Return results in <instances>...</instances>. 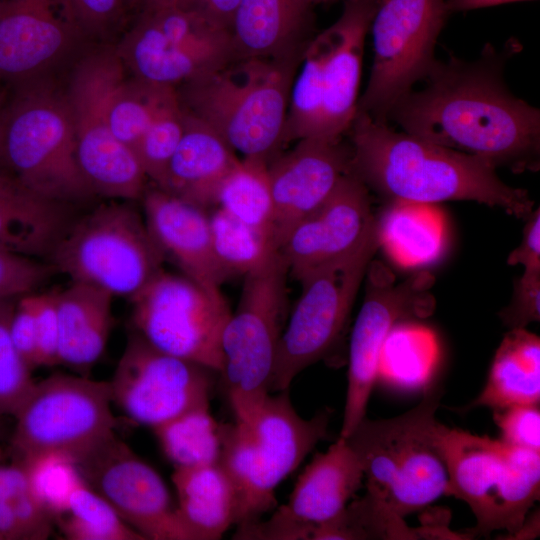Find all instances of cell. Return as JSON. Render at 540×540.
I'll list each match as a JSON object with an SVG mask.
<instances>
[{
	"label": "cell",
	"mask_w": 540,
	"mask_h": 540,
	"mask_svg": "<svg viewBox=\"0 0 540 540\" xmlns=\"http://www.w3.org/2000/svg\"><path fill=\"white\" fill-rule=\"evenodd\" d=\"M521 50L510 38L486 43L473 60L436 59L425 86L396 103L388 123L403 132L482 158L496 169L537 171L540 110L515 96L505 81L508 61Z\"/></svg>",
	"instance_id": "cell-1"
},
{
	"label": "cell",
	"mask_w": 540,
	"mask_h": 540,
	"mask_svg": "<svg viewBox=\"0 0 540 540\" xmlns=\"http://www.w3.org/2000/svg\"><path fill=\"white\" fill-rule=\"evenodd\" d=\"M347 134L350 172L391 200L475 201L517 218L533 211L528 191L507 185L482 158L396 131L359 112Z\"/></svg>",
	"instance_id": "cell-2"
},
{
	"label": "cell",
	"mask_w": 540,
	"mask_h": 540,
	"mask_svg": "<svg viewBox=\"0 0 540 540\" xmlns=\"http://www.w3.org/2000/svg\"><path fill=\"white\" fill-rule=\"evenodd\" d=\"M300 60L233 59L175 88L178 102L235 153L268 163L283 148L290 91Z\"/></svg>",
	"instance_id": "cell-3"
},
{
	"label": "cell",
	"mask_w": 540,
	"mask_h": 540,
	"mask_svg": "<svg viewBox=\"0 0 540 540\" xmlns=\"http://www.w3.org/2000/svg\"><path fill=\"white\" fill-rule=\"evenodd\" d=\"M385 0H345L305 49L290 91L282 143L342 139L357 113L365 39Z\"/></svg>",
	"instance_id": "cell-4"
},
{
	"label": "cell",
	"mask_w": 540,
	"mask_h": 540,
	"mask_svg": "<svg viewBox=\"0 0 540 540\" xmlns=\"http://www.w3.org/2000/svg\"><path fill=\"white\" fill-rule=\"evenodd\" d=\"M441 395L431 387L409 411L385 419L365 416L343 438L361 464L366 492L403 518L448 495V470L436 438Z\"/></svg>",
	"instance_id": "cell-5"
},
{
	"label": "cell",
	"mask_w": 540,
	"mask_h": 540,
	"mask_svg": "<svg viewBox=\"0 0 540 540\" xmlns=\"http://www.w3.org/2000/svg\"><path fill=\"white\" fill-rule=\"evenodd\" d=\"M331 414L325 408L302 418L287 389L269 393L250 422L220 424L219 463L237 493L236 525L258 520L275 507V488L327 436Z\"/></svg>",
	"instance_id": "cell-6"
},
{
	"label": "cell",
	"mask_w": 540,
	"mask_h": 540,
	"mask_svg": "<svg viewBox=\"0 0 540 540\" xmlns=\"http://www.w3.org/2000/svg\"><path fill=\"white\" fill-rule=\"evenodd\" d=\"M0 152L4 169L42 196L78 208L97 197L77 161L68 100L38 79L17 84L7 97Z\"/></svg>",
	"instance_id": "cell-7"
},
{
	"label": "cell",
	"mask_w": 540,
	"mask_h": 540,
	"mask_svg": "<svg viewBox=\"0 0 540 540\" xmlns=\"http://www.w3.org/2000/svg\"><path fill=\"white\" fill-rule=\"evenodd\" d=\"M448 470V495L476 518L473 534L505 530L513 536L540 496V452L437 423Z\"/></svg>",
	"instance_id": "cell-8"
},
{
	"label": "cell",
	"mask_w": 540,
	"mask_h": 540,
	"mask_svg": "<svg viewBox=\"0 0 540 540\" xmlns=\"http://www.w3.org/2000/svg\"><path fill=\"white\" fill-rule=\"evenodd\" d=\"M164 261L144 216L130 201L111 200L81 213L48 262L72 282L131 299Z\"/></svg>",
	"instance_id": "cell-9"
},
{
	"label": "cell",
	"mask_w": 540,
	"mask_h": 540,
	"mask_svg": "<svg viewBox=\"0 0 540 540\" xmlns=\"http://www.w3.org/2000/svg\"><path fill=\"white\" fill-rule=\"evenodd\" d=\"M288 273L279 250L244 275L237 308L224 327L221 374L236 421L250 422L270 393L286 320Z\"/></svg>",
	"instance_id": "cell-10"
},
{
	"label": "cell",
	"mask_w": 540,
	"mask_h": 540,
	"mask_svg": "<svg viewBox=\"0 0 540 540\" xmlns=\"http://www.w3.org/2000/svg\"><path fill=\"white\" fill-rule=\"evenodd\" d=\"M378 248L375 216L354 250L299 281L301 294L280 338L270 392L287 390L300 372L336 346Z\"/></svg>",
	"instance_id": "cell-11"
},
{
	"label": "cell",
	"mask_w": 540,
	"mask_h": 540,
	"mask_svg": "<svg viewBox=\"0 0 540 540\" xmlns=\"http://www.w3.org/2000/svg\"><path fill=\"white\" fill-rule=\"evenodd\" d=\"M116 47H101L76 65L68 88L80 170L97 196L140 200L147 177L134 151L111 132L106 110L111 93L125 78Z\"/></svg>",
	"instance_id": "cell-12"
},
{
	"label": "cell",
	"mask_w": 540,
	"mask_h": 540,
	"mask_svg": "<svg viewBox=\"0 0 540 540\" xmlns=\"http://www.w3.org/2000/svg\"><path fill=\"white\" fill-rule=\"evenodd\" d=\"M109 381L57 373L36 383L17 414V461L58 453L75 463L115 435Z\"/></svg>",
	"instance_id": "cell-13"
},
{
	"label": "cell",
	"mask_w": 540,
	"mask_h": 540,
	"mask_svg": "<svg viewBox=\"0 0 540 540\" xmlns=\"http://www.w3.org/2000/svg\"><path fill=\"white\" fill-rule=\"evenodd\" d=\"M449 13L445 0H385L370 30L373 62L357 112L389 124L393 107L424 81Z\"/></svg>",
	"instance_id": "cell-14"
},
{
	"label": "cell",
	"mask_w": 540,
	"mask_h": 540,
	"mask_svg": "<svg viewBox=\"0 0 540 540\" xmlns=\"http://www.w3.org/2000/svg\"><path fill=\"white\" fill-rule=\"evenodd\" d=\"M130 300L134 330L152 346L221 373L222 334L232 312L222 293L163 269Z\"/></svg>",
	"instance_id": "cell-15"
},
{
	"label": "cell",
	"mask_w": 540,
	"mask_h": 540,
	"mask_svg": "<svg viewBox=\"0 0 540 540\" xmlns=\"http://www.w3.org/2000/svg\"><path fill=\"white\" fill-rule=\"evenodd\" d=\"M365 295L349 344L347 392L340 438L348 437L366 416L380 373L384 344L393 328L413 318L429 316L434 299L432 277L418 273L402 283L379 261H371L365 274Z\"/></svg>",
	"instance_id": "cell-16"
},
{
	"label": "cell",
	"mask_w": 540,
	"mask_h": 540,
	"mask_svg": "<svg viewBox=\"0 0 540 540\" xmlns=\"http://www.w3.org/2000/svg\"><path fill=\"white\" fill-rule=\"evenodd\" d=\"M211 372L155 348L134 330L109 381L112 403L132 422L154 428L209 406Z\"/></svg>",
	"instance_id": "cell-17"
},
{
	"label": "cell",
	"mask_w": 540,
	"mask_h": 540,
	"mask_svg": "<svg viewBox=\"0 0 540 540\" xmlns=\"http://www.w3.org/2000/svg\"><path fill=\"white\" fill-rule=\"evenodd\" d=\"M76 466L86 484L145 540H194L162 477L116 434Z\"/></svg>",
	"instance_id": "cell-18"
},
{
	"label": "cell",
	"mask_w": 540,
	"mask_h": 540,
	"mask_svg": "<svg viewBox=\"0 0 540 540\" xmlns=\"http://www.w3.org/2000/svg\"><path fill=\"white\" fill-rule=\"evenodd\" d=\"M374 218L369 189L347 172L330 196L285 238L280 252L288 272L300 281L348 254L363 240Z\"/></svg>",
	"instance_id": "cell-19"
},
{
	"label": "cell",
	"mask_w": 540,
	"mask_h": 540,
	"mask_svg": "<svg viewBox=\"0 0 540 540\" xmlns=\"http://www.w3.org/2000/svg\"><path fill=\"white\" fill-rule=\"evenodd\" d=\"M83 36L63 0H0V79H37Z\"/></svg>",
	"instance_id": "cell-20"
},
{
	"label": "cell",
	"mask_w": 540,
	"mask_h": 540,
	"mask_svg": "<svg viewBox=\"0 0 540 540\" xmlns=\"http://www.w3.org/2000/svg\"><path fill=\"white\" fill-rule=\"evenodd\" d=\"M267 163L279 246L292 228L315 211L350 171L351 146L342 139L304 138Z\"/></svg>",
	"instance_id": "cell-21"
},
{
	"label": "cell",
	"mask_w": 540,
	"mask_h": 540,
	"mask_svg": "<svg viewBox=\"0 0 540 540\" xmlns=\"http://www.w3.org/2000/svg\"><path fill=\"white\" fill-rule=\"evenodd\" d=\"M141 200L147 228L165 260L203 289L220 294L230 277L215 255L207 210L156 186L146 188Z\"/></svg>",
	"instance_id": "cell-22"
},
{
	"label": "cell",
	"mask_w": 540,
	"mask_h": 540,
	"mask_svg": "<svg viewBox=\"0 0 540 540\" xmlns=\"http://www.w3.org/2000/svg\"><path fill=\"white\" fill-rule=\"evenodd\" d=\"M309 0H240L231 25L235 59H301L314 32Z\"/></svg>",
	"instance_id": "cell-23"
},
{
	"label": "cell",
	"mask_w": 540,
	"mask_h": 540,
	"mask_svg": "<svg viewBox=\"0 0 540 540\" xmlns=\"http://www.w3.org/2000/svg\"><path fill=\"white\" fill-rule=\"evenodd\" d=\"M79 209L42 196L0 171V249L48 262L81 214Z\"/></svg>",
	"instance_id": "cell-24"
},
{
	"label": "cell",
	"mask_w": 540,
	"mask_h": 540,
	"mask_svg": "<svg viewBox=\"0 0 540 540\" xmlns=\"http://www.w3.org/2000/svg\"><path fill=\"white\" fill-rule=\"evenodd\" d=\"M183 112V135L161 190L207 210L216 206L222 183L240 159L211 127Z\"/></svg>",
	"instance_id": "cell-25"
},
{
	"label": "cell",
	"mask_w": 540,
	"mask_h": 540,
	"mask_svg": "<svg viewBox=\"0 0 540 540\" xmlns=\"http://www.w3.org/2000/svg\"><path fill=\"white\" fill-rule=\"evenodd\" d=\"M363 481L356 454L339 437L306 466L284 507L297 520L315 527L339 515Z\"/></svg>",
	"instance_id": "cell-26"
},
{
	"label": "cell",
	"mask_w": 540,
	"mask_h": 540,
	"mask_svg": "<svg viewBox=\"0 0 540 540\" xmlns=\"http://www.w3.org/2000/svg\"><path fill=\"white\" fill-rule=\"evenodd\" d=\"M112 299L106 290L79 282L56 292L59 364L89 377L113 327Z\"/></svg>",
	"instance_id": "cell-27"
},
{
	"label": "cell",
	"mask_w": 540,
	"mask_h": 540,
	"mask_svg": "<svg viewBox=\"0 0 540 540\" xmlns=\"http://www.w3.org/2000/svg\"><path fill=\"white\" fill-rule=\"evenodd\" d=\"M116 49L135 78L173 88L230 62L168 39L146 10Z\"/></svg>",
	"instance_id": "cell-28"
},
{
	"label": "cell",
	"mask_w": 540,
	"mask_h": 540,
	"mask_svg": "<svg viewBox=\"0 0 540 540\" xmlns=\"http://www.w3.org/2000/svg\"><path fill=\"white\" fill-rule=\"evenodd\" d=\"M177 512L194 540H216L238 520L235 487L219 463L174 468Z\"/></svg>",
	"instance_id": "cell-29"
},
{
	"label": "cell",
	"mask_w": 540,
	"mask_h": 540,
	"mask_svg": "<svg viewBox=\"0 0 540 540\" xmlns=\"http://www.w3.org/2000/svg\"><path fill=\"white\" fill-rule=\"evenodd\" d=\"M540 339L526 328L504 335L479 395L465 407L499 410L514 405H539Z\"/></svg>",
	"instance_id": "cell-30"
},
{
	"label": "cell",
	"mask_w": 540,
	"mask_h": 540,
	"mask_svg": "<svg viewBox=\"0 0 540 540\" xmlns=\"http://www.w3.org/2000/svg\"><path fill=\"white\" fill-rule=\"evenodd\" d=\"M377 223L379 247L402 267L432 264L444 251L445 224L433 204L392 200Z\"/></svg>",
	"instance_id": "cell-31"
},
{
	"label": "cell",
	"mask_w": 540,
	"mask_h": 540,
	"mask_svg": "<svg viewBox=\"0 0 540 540\" xmlns=\"http://www.w3.org/2000/svg\"><path fill=\"white\" fill-rule=\"evenodd\" d=\"M430 539L425 528L409 527L404 518L365 493L333 519L316 525L310 540Z\"/></svg>",
	"instance_id": "cell-32"
},
{
	"label": "cell",
	"mask_w": 540,
	"mask_h": 540,
	"mask_svg": "<svg viewBox=\"0 0 540 540\" xmlns=\"http://www.w3.org/2000/svg\"><path fill=\"white\" fill-rule=\"evenodd\" d=\"M174 468L214 464L221 451L220 424L209 406L196 408L152 428Z\"/></svg>",
	"instance_id": "cell-33"
},
{
	"label": "cell",
	"mask_w": 540,
	"mask_h": 540,
	"mask_svg": "<svg viewBox=\"0 0 540 540\" xmlns=\"http://www.w3.org/2000/svg\"><path fill=\"white\" fill-rule=\"evenodd\" d=\"M176 99L173 87L125 77L116 85L108 101L109 128L118 140L134 151L157 114Z\"/></svg>",
	"instance_id": "cell-34"
},
{
	"label": "cell",
	"mask_w": 540,
	"mask_h": 540,
	"mask_svg": "<svg viewBox=\"0 0 540 540\" xmlns=\"http://www.w3.org/2000/svg\"><path fill=\"white\" fill-rule=\"evenodd\" d=\"M216 206L241 222L274 235V206L267 162L240 159L222 183Z\"/></svg>",
	"instance_id": "cell-35"
},
{
	"label": "cell",
	"mask_w": 540,
	"mask_h": 540,
	"mask_svg": "<svg viewBox=\"0 0 540 540\" xmlns=\"http://www.w3.org/2000/svg\"><path fill=\"white\" fill-rule=\"evenodd\" d=\"M209 219L215 255L229 277L246 275L280 250L271 232L249 226L220 207Z\"/></svg>",
	"instance_id": "cell-36"
},
{
	"label": "cell",
	"mask_w": 540,
	"mask_h": 540,
	"mask_svg": "<svg viewBox=\"0 0 540 540\" xmlns=\"http://www.w3.org/2000/svg\"><path fill=\"white\" fill-rule=\"evenodd\" d=\"M55 523L69 540H145L86 482L74 491L67 513Z\"/></svg>",
	"instance_id": "cell-37"
},
{
	"label": "cell",
	"mask_w": 540,
	"mask_h": 540,
	"mask_svg": "<svg viewBox=\"0 0 540 540\" xmlns=\"http://www.w3.org/2000/svg\"><path fill=\"white\" fill-rule=\"evenodd\" d=\"M27 472L28 492L55 518L68 511L74 491L85 481L76 463L58 453L19 461Z\"/></svg>",
	"instance_id": "cell-38"
},
{
	"label": "cell",
	"mask_w": 540,
	"mask_h": 540,
	"mask_svg": "<svg viewBox=\"0 0 540 540\" xmlns=\"http://www.w3.org/2000/svg\"><path fill=\"white\" fill-rule=\"evenodd\" d=\"M183 131L184 112L177 98L157 114L134 150L147 179L160 189L165 187L169 164Z\"/></svg>",
	"instance_id": "cell-39"
},
{
	"label": "cell",
	"mask_w": 540,
	"mask_h": 540,
	"mask_svg": "<svg viewBox=\"0 0 540 540\" xmlns=\"http://www.w3.org/2000/svg\"><path fill=\"white\" fill-rule=\"evenodd\" d=\"M15 306V299L0 300V417H15L36 384L10 336Z\"/></svg>",
	"instance_id": "cell-40"
},
{
	"label": "cell",
	"mask_w": 540,
	"mask_h": 540,
	"mask_svg": "<svg viewBox=\"0 0 540 540\" xmlns=\"http://www.w3.org/2000/svg\"><path fill=\"white\" fill-rule=\"evenodd\" d=\"M55 272V267L47 261L0 249V300L34 293Z\"/></svg>",
	"instance_id": "cell-41"
},
{
	"label": "cell",
	"mask_w": 540,
	"mask_h": 540,
	"mask_svg": "<svg viewBox=\"0 0 540 540\" xmlns=\"http://www.w3.org/2000/svg\"><path fill=\"white\" fill-rule=\"evenodd\" d=\"M84 36L104 38L125 21L129 9L124 0H63Z\"/></svg>",
	"instance_id": "cell-42"
},
{
	"label": "cell",
	"mask_w": 540,
	"mask_h": 540,
	"mask_svg": "<svg viewBox=\"0 0 540 540\" xmlns=\"http://www.w3.org/2000/svg\"><path fill=\"white\" fill-rule=\"evenodd\" d=\"M493 418L502 441L540 452L539 405H514L494 410Z\"/></svg>",
	"instance_id": "cell-43"
},
{
	"label": "cell",
	"mask_w": 540,
	"mask_h": 540,
	"mask_svg": "<svg viewBox=\"0 0 540 540\" xmlns=\"http://www.w3.org/2000/svg\"><path fill=\"white\" fill-rule=\"evenodd\" d=\"M313 528L297 520L282 505L267 521L258 519L239 524L233 539L309 540Z\"/></svg>",
	"instance_id": "cell-44"
},
{
	"label": "cell",
	"mask_w": 540,
	"mask_h": 540,
	"mask_svg": "<svg viewBox=\"0 0 540 540\" xmlns=\"http://www.w3.org/2000/svg\"><path fill=\"white\" fill-rule=\"evenodd\" d=\"M503 323L512 328H526L540 320V272L523 271L514 286L510 304L500 312Z\"/></svg>",
	"instance_id": "cell-45"
},
{
	"label": "cell",
	"mask_w": 540,
	"mask_h": 540,
	"mask_svg": "<svg viewBox=\"0 0 540 540\" xmlns=\"http://www.w3.org/2000/svg\"><path fill=\"white\" fill-rule=\"evenodd\" d=\"M38 367L59 365L56 292L35 295Z\"/></svg>",
	"instance_id": "cell-46"
},
{
	"label": "cell",
	"mask_w": 540,
	"mask_h": 540,
	"mask_svg": "<svg viewBox=\"0 0 540 540\" xmlns=\"http://www.w3.org/2000/svg\"><path fill=\"white\" fill-rule=\"evenodd\" d=\"M35 295L34 292L18 298L10 321L13 345L31 370L38 367Z\"/></svg>",
	"instance_id": "cell-47"
},
{
	"label": "cell",
	"mask_w": 540,
	"mask_h": 540,
	"mask_svg": "<svg viewBox=\"0 0 540 540\" xmlns=\"http://www.w3.org/2000/svg\"><path fill=\"white\" fill-rule=\"evenodd\" d=\"M20 539L44 540L55 518L27 491L12 501Z\"/></svg>",
	"instance_id": "cell-48"
},
{
	"label": "cell",
	"mask_w": 540,
	"mask_h": 540,
	"mask_svg": "<svg viewBox=\"0 0 540 540\" xmlns=\"http://www.w3.org/2000/svg\"><path fill=\"white\" fill-rule=\"evenodd\" d=\"M522 240L508 256L509 265H522L524 271L540 272V209L527 217Z\"/></svg>",
	"instance_id": "cell-49"
},
{
	"label": "cell",
	"mask_w": 540,
	"mask_h": 540,
	"mask_svg": "<svg viewBox=\"0 0 540 540\" xmlns=\"http://www.w3.org/2000/svg\"><path fill=\"white\" fill-rule=\"evenodd\" d=\"M240 0H179L180 5L199 12L214 24L231 30Z\"/></svg>",
	"instance_id": "cell-50"
},
{
	"label": "cell",
	"mask_w": 540,
	"mask_h": 540,
	"mask_svg": "<svg viewBox=\"0 0 540 540\" xmlns=\"http://www.w3.org/2000/svg\"><path fill=\"white\" fill-rule=\"evenodd\" d=\"M27 491V472L21 462L0 465V502H11Z\"/></svg>",
	"instance_id": "cell-51"
},
{
	"label": "cell",
	"mask_w": 540,
	"mask_h": 540,
	"mask_svg": "<svg viewBox=\"0 0 540 540\" xmlns=\"http://www.w3.org/2000/svg\"><path fill=\"white\" fill-rule=\"evenodd\" d=\"M20 539L16 516L11 502H0V540Z\"/></svg>",
	"instance_id": "cell-52"
},
{
	"label": "cell",
	"mask_w": 540,
	"mask_h": 540,
	"mask_svg": "<svg viewBox=\"0 0 540 540\" xmlns=\"http://www.w3.org/2000/svg\"><path fill=\"white\" fill-rule=\"evenodd\" d=\"M521 1L531 0H445V8L448 13H455Z\"/></svg>",
	"instance_id": "cell-53"
},
{
	"label": "cell",
	"mask_w": 540,
	"mask_h": 540,
	"mask_svg": "<svg viewBox=\"0 0 540 540\" xmlns=\"http://www.w3.org/2000/svg\"><path fill=\"white\" fill-rule=\"evenodd\" d=\"M539 535V510L528 514L520 529L513 535V539H532Z\"/></svg>",
	"instance_id": "cell-54"
},
{
	"label": "cell",
	"mask_w": 540,
	"mask_h": 540,
	"mask_svg": "<svg viewBox=\"0 0 540 540\" xmlns=\"http://www.w3.org/2000/svg\"><path fill=\"white\" fill-rule=\"evenodd\" d=\"M178 2L179 0H143V5L146 10H157L176 5Z\"/></svg>",
	"instance_id": "cell-55"
},
{
	"label": "cell",
	"mask_w": 540,
	"mask_h": 540,
	"mask_svg": "<svg viewBox=\"0 0 540 540\" xmlns=\"http://www.w3.org/2000/svg\"><path fill=\"white\" fill-rule=\"evenodd\" d=\"M6 100H7V95H6L5 90L2 88L0 89V119H1V115L5 106ZM0 171H6L2 163L1 152H0Z\"/></svg>",
	"instance_id": "cell-56"
},
{
	"label": "cell",
	"mask_w": 540,
	"mask_h": 540,
	"mask_svg": "<svg viewBox=\"0 0 540 540\" xmlns=\"http://www.w3.org/2000/svg\"><path fill=\"white\" fill-rule=\"evenodd\" d=\"M129 9L143 5V0H124Z\"/></svg>",
	"instance_id": "cell-57"
},
{
	"label": "cell",
	"mask_w": 540,
	"mask_h": 540,
	"mask_svg": "<svg viewBox=\"0 0 540 540\" xmlns=\"http://www.w3.org/2000/svg\"><path fill=\"white\" fill-rule=\"evenodd\" d=\"M312 4H316V3H324V2H329V1H332V0H309Z\"/></svg>",
	"instance_id": "cell-58"
},
{
	"label": "cell",
	"mask_w": 540,
	"mask_h": 540,
	"mask_svg": "<svg viewBox=\"0 0 540 540\" xmlns=\"http://www.w3.org/2000/svg\"><path fill=\"white\" fill-rule=\"evenodd\" d=\"M1 457H2V450H1V448H0V459H1Z\"/></svg>",
	"instance_id": "cell-59"
},
{
	"label": "cell",
	"mask_w": 540,
	"mask_h": 540,
	"mask_svg": "<svg viewBox=\"0 0 540 540\" xmlns=\"http://www.w3.org/2000/svg\"><path fill=\"white\" fill-rule=\"evenodd\" d=\"M3 81L0 79V84L2 83ZM0 89H2L1 85H0Z\"/></svg>",
	"instance_id": "cell-60"
}]
</instances>
